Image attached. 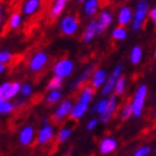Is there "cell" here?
<instances>
[{
    "mask_svg": "<svg viewBox=\"0 0 156 156\" xmlns=\"http://www.w3.org/2000/svg\"><path fill=\"white\" fill-rule=\"evenodd\" d=\"M149 3L146 0H140L136 5V9H135V15H133V19L131 22V28L135 33H138L140 30L142 29L144 27V23L146 20V18L149 17Z\"/></svg>",
    "mask_w": 156,
    "mask_h": 156,
    "instance_id": "1",
    "label": "cell"
},
{
    "mask_svg": "<svg viewBox=\"0 0 156 156\" xmlns=\"http://www.w3.org/2000/svg\"><path fill=\"white\" fill-rule=\"evenodd\" d=\"M147 85L146 84H141L140 87L137 88L136 93H135V97L132 98V111H133V114L132 117L133 118H140L142 115V112H144V107H145V103H146V98H147Z\"/></svg>",
    "mask_w": 156,
    "mask_h": 156,
    "instance_id": "2",
    "label": "cell"
},
{
    "mask_svg": "<svg viewBox=\"0 0 156 156\" xmlns=\"http://www.w3.org/2000/svg\"><path fill=\"white\" fill-rule=\"evenodd\" d=\"M80 28V20L75 14H67L60 20V30L65 36H74Z\"/></svg>",
    "mask_w": 156,
    "mask_h": 156,
    "instance_id": "3",
    "label": "cell"
},
{
    "mask_svg": "<svg viewBox=\"0 0 156 156\" xmlns=\"http://www.w3.org/2000/svg\"><path fill=\"white\" fill-rule=\"evenodd\" d=\"M74 61L70 58H60L55 62V65L52 67V73L55 76H58L61 79H66V77L71 76L74 73Z\"/></svg>",
    "mask_w": 156,
    "mask_h": 156,
    "instance_id": "4",
    "label": "cell"
},
{
    "mask_svg": "<svg viewBox=\"0 0 156 156\" xmlns=\"http://www.w3.org/2000/svg\"><path fill=\"white\" fill-rule=\"evenodd\" d=\"M73 107H74V103H73L71 99L62 100L61 104L56 108V111H55L53 114L51 115L52 122L56 123V124L65 122V119L67 118V117H70V113H71V111H73Z\"/></svg>",
    "mask_w": 156,
    "mask_h": 156,
    "instance_id": "5",
    "label": "cell"
},
{
    "mask_svg": "<svg viewBox=\"0 0 156 156\" xmlns=\"http://www.w3.org/2000/svg\"><path fill=\"white\" fill-rule=\"evenodd\" d=\"M122 73H123V66L121 64H118L112 70V74L107 77V81H105V84L103 85V88H102L103 97H109L112 94V91L115 88L117 81H118V79L122 76Z\"/></svg>",
    "mask_w": 156,
    "mask_h": 156,
    "instance_id": "6",
    "label": "cell"
},
{
    "mask_svg": "<svg viewBox=\"0 0 156 156\" xmlns=\"http://www.w3.org/2000/svg\"><path fill=\"white\" fill-rule=\"evenodd\" d=\"M47 64H48V55L43 51H40L30 57L28 67L32 73H40Z\"/></svg>",
    "mask_w": 156,
    "mask_h": 156,
    "instance_id": "7",
    "label": "cell"
},
{
    "mask_svg": "<svg viewBox=\"0 0 156 156\" xmlns=\"http://www.w3.org/2000/svg\"><path fill=\"white\" fill-rule=\"evenodd\" d=\"M117 108H118V99H117V95L111 94L108 97V107L105 109V112L99 115V121L102 123H104V124L109 123L111 119L113 118L114 113L117 112Z\"/></svg>",
    "mask_w": 156,
    "mask_h": 156,
    "instance_id": "8",
    "label": "cell"
},
{
    "mask_svg": "<svg viewBox=\"0 0 156 156\" xmlns=\"http://www.w3.org/2000/svg\"><path fill=\"white\" fill-rule=\"evenodd\" d=\"M94 71H95V70H94V65L87 66V67H85V70H83V71H81V74L71 83V85H70V90H71V91H76L79 88H81L88 80H90V77H91V75H93V73H94Z\"/></svg>",
    "mask_w": 156,
    "mask_h": 156,
    "instance_id": "9",
    "label": "cell"
},
{
    "mask_svg": "<svg viewBox=\"0 0 156 156\" xmlns=\"http://www.w3.org/2000/svg\"><path fill=\"white\" fill-rule=\"evenodd\" d=\"M53 137H55V128L51 126V123L44 124L37 133V144L41 146H44L48 142H51Z\"/></svg>",
    "mask_w": 156,
    "mask_h": 156,
    "instance_id": "10",
    "label": "cell"
},
{
    "mask_svg": "<svg viewBox=\"0 0 156 156\" xmlns=\"http://www.w3.org/2000/svg\"><path fill=\"white\" fill-rule=\"evenodd\" d=\"M89 107H90L89 102H85V100L79 98L73 107V111H71V113H70V118L75 119V121L83 118V117L87 114V112L89 111Z\"/></svg>",
    "mask_w": 156,
    "mask_h": 156,
    "instance_id": "11",
    "label": "cell"
},
{
    "mask_svg": "<svg viewBox=\"0 0 156 156\" xmlns=\"http://www.w3.org/2000/svg\"><path fill=\"white\" fill-rule=\"evenodd\" d=\"M98 36V20L97 19H93L90 20L87 27H85L84 29V33L81 36V41L85 43V44H88L90 43L94 38Z\"/></svg>",
    "mask_w": 156,
    "mask_h": 156,
    "instance_id": "12",
    "label": "cell"
},
{
    "mask_svg": "<svg viewBox=\"0 0 156 156\" xmlns=\"http://www.w3.org/2000/svg\"><path fill=\"white\" fill-rule=\"evenodd\" d=\"M97 20H98V34H103L105 30L111 27L112 22H113V17L108 10H103L99 14Z\"/></svg>",
    "mask_w": 156,
    "mask_h": 156,
    "instance_id": "13",
    "label": "cell"
},
{
    "mask_svg": "<svg viewBox=\"0 0 156 156\" xmlns=\"http://www.w3.org/2000/svg\"><path fill=\"white\" fill-rule=\"evenodd\" d=\"M117 146H118V142H117L115 138L105 137L99 144V152L102 155H109L117 150Z\"/></svg>",
    "mask_w": 156,
    "mask_h": 156,
    "instance_id": "14",
    "label": "cell"
},
{
    "mask_svg": "<svg viewBox=\"0 0 156 156\" xmlns=\"http://www.w3.org/2000/svg\"><path fill=\"white\" fill-rule=\"evenodd\" d=\"M107 71L104 69H98L95 70L94 73H93L91 77H90V85L93 88L95 89H99V88H103V85L105 84L107 81Z\"/></svg>",
    "mask_w": 156,
    "mask_h": 156,
    "instance_id": "15",
    "label": "cell"
},
{
    "mask_svg": "<svg viewBox=\"0 0 156 156\" xmlns=\"http://www.w3.org/2000/svg\"><path fill=\"white\" fill-rule=\"evenodd\" d=\"M70 0H53L50 9V19H57L60 15L65 12Z\"/></svg>",
    "mask_w": 156,
    "mask_h": 156,
    "instance_id": "16",
    "label": "cell"
},
{
    "mask_svg": "<svg viewBox=\"0 0 156 156\" xmlns=\"http://www.w3.org/2000/svg\"><path fill=\"white\" fill-rule=\"evenodd\" d=\"M133 19V13H132V9L128 5H123L121 6V9L118 10V15H117V20H118V24L126 27L127 24L132 22Z\"/></svg>",
    "mask_w": 156,
    "mask_h": 156,
    "instance_id": "17",
    "label": "cell"
},
{
    "mask_svg": "<svg viewBox=\"0 0 156 156\" xmlns=\"http://www.w3.org/2000/svg\"><path fill=\"white\" fill-rule=\"evenodd\" d=\"M34 135H36L34 127H32V126H26V127H23V128L20 129V132H19V142H20V145H23V146H29L30 144L33 142Z\"/></svg>",
    "mask_w": 156,
    "mask_h": 156,
    "instance_id": "18",
    "label": "cell"
},
{
    "mask_svg": "<svg viewBox=\"0 0 156 156\" xmlns=\"http://www.w3.org/2000/svg\"><path fill=\"white\" fill-rule=\"evenodd\" d=\"M100 8V0H87L84 3V15L88 18H94Z\"/></svg>",
    "mask_w": 156,
    "mask_h": 156,
    "instance_id": "19",
    "label": "cell"
},
{
    "mask_svg": "<svg viewBox=\"0 0 156 156\" xmlns=\"http://www.w3.org/2000/svg\"><path fill=\"white\" fill-rule=\"evenodd\" d=\"M20 88L22 84L18 81L14 83H6V88H5V93H4V100H10L13 98H15L18 94H20Z\"/></svg>",
    "mask_w": 156,
    "mask_h": 156,
    "instance_id": "20",
    "label": "cell"
},
{
    "mask_svg": "<svg viewBox=\"0 0 156 156\" xmlns=\"http://www.w3.org/2000/svg\"><path fill=\"white\" fill-rule=\"evenodd\" d=\"M40 8H41V0H26L22 6V10L26 15L30 17V15L36 14Z\"/></svg>",
    "mask_w": 156,
    "mask_h": 156,
    "instance_id": "21",
    "label": "cell"
},
{
    "mask_svg": "<svg viewBox=\"0 0 156 156\" xmlns=\"http://www.w3.org/2000/svg\"><path fill=\"white\" fill-rule=\"evenodd\" d=\"M73 132H74V128L73 127H70V126H64V127H61L57 132V135H56V138H57V142L58 144H65L69 141V138L71 137L73 135Z\"/></svg>",
    "mask_w": 156,
    "mask_h": 156,
    "instance_id": "22",
    "label": "cell"
},
{
    "mask_svg": "<svg viewBox=\"0 0 156 156\" xmlns=\"http://www.w3.org/2000/svg\"><path fill=\"white\" fill-rule=\"evenodd\" d=\"M142 56H144V51L140 46H135L131 50V53H129V60H131V64L132 65H138L140 62L142 60Z\"/></svg>",
    "mask_w": 156,
    "mask_h": 156,
    "instance_id": "23",
    "label": "cell"
},
{
    "mask_svg": "<svg viewBox=\"0 0 156 156\" xmlns=\"http://www.w3.org/2000/svg\"><path fill=\"white\" fill-rule=\"evenodd\" d=\"M61 99H62L61 90H48V94L46 95V98H44L46 103H47L48 105H53V104L58 103Z\"/></svg>",
    "mask_w": 156,
    "mask_h": 156,
    "instance_id": "24",
    "label": "cell"
},
{
    "mask_svg": "<svg viewBox=\"0 0 156 156\" xmlns=\"http://www.w3.org/2000/svg\"><path fill=\"white\" fill-rule=\"evenodd\" d=\"M127 37H128V32L123 26H118L112 30V38L115 41H124Z\"/></svg>",
    "mask_w": 156,
    "mask_h": 156,
    "instance_id": "25",
    "label": "cell"
},
{
    "mask_svg": "<svg viewBox=\"0 0 156 156\" xmlns=\"http://www.w3.org/2000/svg\"><path fill=\"white\" fill-rule=\"evenodd\" d=\"M107 107H108V98H104V97H103V99H100L99 102H97L94 105H93L91 113H93V114L98 113V114L100 115V114H103V113L105 112Z\"/></svg>",
    "mask_w": 156,
    "mask_h": 156,
    "instance_id": "26",
    "label": "cell"
},
{
    "mask_svg": "<svg viewBox=\"0 0 156 156\" xmlns=\"http://www.w3.org/2000/svg\"><path fill=\"white\" fill-rule=\"evenodd\" d=\"M132 114H133V111H132V104H131V102H128V103L124 104L123 108L121 109V112H119V119L122 122H126V121H128L131 118Z\"/></svg>",
    "mask_w": 156,
    "mask_h": 156,
    "instance_id": "27",
    "label": "cell"
},
{
    "mask_svg": "<svg viewBox=\"0 0 156 156\" xmlns=\"http://www.w3.org/2000/svg\"><path fill=\"white\" fill-rule=\"evenodd\" d=\"M126 87H127V77L126 76H121L118 81L115 84V88H114V93L117 97H121L124 94V91H126Z\"/></svg>",
    "mask_w": 156,
    "mask_h": 156,
    "instance_id": "28",
    "label": "cell"
},
{
    "mask_svg": "<svg viewBox=\"0 0 156 156\" xmlns=\"http://www.w3.org/2000/svg\"><path fill=\"white\" fill-rule=\"evenodd\" d=\"M22 24V14L19 12H14L9 18V28L10 29H18Z\"/></svg>",
    "mask_w": 156,
    "mask_h": 156,
    "instance_id": "29",
    "label": "cell"
},
{
    "mask_svg": "<svg viewBox=\"0 0 156 156\" xmlns=\"http://www.w3.org/2000/svg\"><path fill=\"white\" fill-rule=\"evenodd\" d=\"M62 84H64V79L53 75V77H51L47 83V90H60L62 88Z\"/></svg>",
    "mask_w": 156,
    "mask_h": 156,
    "instance_id": "30",
    "label": "cell"
},
{
    "mask_svg": "<svg viewBox=\"0 0 156 156\" xmlns=\"http://www.w3.org/2000/svg\"><path fill=\"white\" fill-rule=\"evenodd\" d=\"M14 111H15L14 103H12L10 100H3L2 105H0V114L2 115H8V114H10Z\"/></svg>",
    "mask_w": 156,
    "mask_h": 156,
    "instance_id": "31",
    "label": "cell"
},
{
    "mask_svg": "<svg viewBox=\"0 0 156 156\" xmlns=\"http://www.w3.org/2000/svg\"><path fill=\"white\" fill-rule=\"evenodd\" d=\"M14 58V55L8 51V50H0V61L3 62V64H9V62H12Z\"/></svg>",
    "mask_w": 156,
    "mask_h": 156,
    "instance_id": "32",
    "label": "cell"
},
{
    "mask_svg": "<svg viewBox=\"0 0 156 156\" xmlns=\"http://www.w3.org/2000/svg\"><path fill=\"white\" fill-rule=\"evenodd\" d=\"M32 93H33V89H32V85L28 84V83H24V84H22V88H20V94L23 98H28L32 95Z\"/></svg>",
    "mask_w": 156,
    "mask_h": 156,
    "instance_id": "33",
    "label": "cell"
},
{
    "mask_svg": "<svg viewBox=\"0 0 156 156\" xmlns=\"http://www.w3.org/2000/svg\"><path fill=\"white\" fill-rule=\"evenodd\" d=\"M151 152V147L150 146H141L132 154V156H149Z\"/></svg>",
    "mask_w": 156,
    "mask_h": 156,
    "instance_id": "34",
    "label": "cell"
},
{
    "mask_svg": "<svg viewBox=\"0 0 156 156\" xmlns=\"http://www.w3.org/2000/svg\"><path fill=\"white\" fill-rule=\"evenodd\" d=\"M99 122H100V121L97 119V118H91V119L88 122V124H87V129H88V131H94V128L98 126Z\"/></svg>",
    "mask_w": 156,
    "mask_h": 156,
    "instance_id": "35",
    "label": "cell"
},
{
    "mask_svg": "<svg viewBox=\"0 0 156 156\" xmlns=\"http://www.w3.org/2000/svg\"><path fill=\"white\" fill-rule=\"evenodd\" d=\"M149 18H150V20L154 23V24L156 26V6L151 8V9L149 10Z\"/></svg>",
    "mask_w": 156,
    "mask_h": 156,
    "instance_id": "36",
    "label": "cell"
},
{
    "mask_svg": "<svg viewBox=\"0 0 156 156\" xmlns=\"http://www.w3.org/2000/svg\"><path fill=\"white\" fill-rule=\"evenodd\" d=\"M26 104V99H19V100H15L14 102V105H15V109H19L22 108L23 105Z\"/></svg>",
    "mask_w": 156,
    "mask_h": 156,
    "instance_id": "37",
    "label": "cell"
},
{
    "mask_svg": "<svg viewBox=\"0 0 156 156\" xmlns=\"http://www.w3.org/2000/svg\"><path fill=\"white\" fill-rule=\"evenodd\" d=\"M3 20H4V6L0 3V27L3 26Z\"/></svg>",
    "mask_w": 156,
    "mask_h": 156,
    "instance_id": "38",
    "label": "cell"
},
{
    "mask_svg": "<svg viewBox=\"0 0 156 156\" xmlns=\"http://www.w3.org/2000/svg\"><path fill=\"white\" fill-rule=\"evenodd\" d=\"M5 88H6V83H4V84L0 85V99H3V97H4Z\"/></svg>",
    "mask_w": 156,
    "mask_h": 156,
    "instance_id": "39",
    "label": "cell"
},
{
    "mask_svg": "<svg viewBox=\"0 0 156 156\" xmlns=\"http://www.w3.org/2000/svg\"><path fill=\"white\" fill-rule=\"evenodd\" d=\"M4 71H5V65L3 64L2 61H0V75H2V74H3Z\"/></svg>",
    "mask_w": 156,
    "mask_h": 156,
    "instance_id": "40",
    "label": "cell"
},
{
    "mask_svg": "<svg viewBox=\"0 0 156 156\" xmlns=\"http://www.w3.org/2000/svg\"><path fill=\"white\" fill-rule=\"evenodd\" d=\"M42 123L43 124H50V118H48V117H44V118L42 119Z\"/></svg>",
    "mask_w": 156,
    "mask_h": 156,
    "instance_id": "41",
    "label": "cell"
},
{
    "mask_svg": "<svg viewBox=\"0 0 156 156\" xmlns=\"http://www.w3.org/2000/svg\"><path fill=\"white\" fill-rule=\"evenodd\" d=\"M76 2L79 3V4H83V3H85V2H87V0H76Z\"/></svg>",
    "mask_w": 156,
    "mask_h": 156,
    "instance_id": "42",
    "label": "cell"
},
{
    "mask_svg": "<svg viewBox=\"0 0 156 156\" xmlns=\"http://www.w3.org/2000/svg\"><path fill=\"white\" fill-rule=\"evenodd\" d=\"M154 58H156V44H155V51H154Z\"/></svg>",
    "mask_w": 156,
    "mask_h": 156,
    "instance_id": "43",
    "label": "cell"
},
{
    "mask_svg": "<svg viewBox=\"0 0 156 156\" xmlns=\"http://www.w3.org/2000/svg\"><path fill=\"white\" fill-rule=\"evenodd\" d=\"M62 156H71V154H70V152H66V154H64Z\"/></svg>",
    "mask_w": 156,
    "mask_h": 156,
    "instance_id": "44",
    "label": "cell"
},
{
    "mask_svg": "<svg viewBox=\"0 0 156 156\" xmlns=\"http://www.w3.org/2000/svg\"><path fill=\"white\" fill-rule=\"evenodd\" d=\"M103 2H105V4H108L109 2H111V0H103Z\"/></svg>",
    "mask_w": 156,
    "mask_h": 156,
    "instance_id": "45",
    "label": "cell"
},
{
    "mask_svg": "<svg viewBox=\"0 0 156 156\" xmlns=\"http://www.w3.org/2000/svg\"><path fill=\"white\" fill-rule=\"evenodd\" d=\"M155 117V118H154V122H155V124H156V115H154Z\"/></svg>",
    "mask_w": 156,
    "mask_h": 156,
    "instance_id": "46",
    "label": "cell"
},
{
    "mask_svg": "<svg viewBox=\"0 0 156 156\" xmlns=\"http://www.w3.org/2000/svg\"><path fill=\"white\" fill-rule=\"evenodd\" d=\"M3 100H4V99H0V105H2V103H3Z\"/></svg>",
    "mask_w": 156,
    "mask_h": 156,
    "instance_id": "47",
    "label": "cell"
},
{
    "mask_svg": "<svg viewBox=\"0 0 156 156\" xmlns=\"http://www.w3.org/2000/svg\"><path fill=\"white\" fill-rule=\"evenodd\" d=\"M154 66H155V67H156V58H155V64H154Z\"/></svg>",
    "mask_w": 156,
    "mask_h": 156,
    "instance_id": "48",
    "label": "cell"
},
{
    "mask_svg": "<svg viewBox=\"0 0 156 156\" xmlns=\"http://www.w3.org/2000/svg\"><path fill=\"white\" fill-rule=\"evenodd\" d=\"M155 155H156V147H155Z\"/></svg>",
    "mask_w": 156,
    "mask_h": 156,
    "instance_id": "49",
    "label": "cell"
},
{
    "mask_svg": "<svg viewBox=\"0 0 156 156\" xmlns=\"http://www.w3.org/2000/svg\"><path fill=\"white\" fill-rule=\"evenodd\" d=\"M155 137H156V132H155Z\"/></svg>",
    "mask_w": 156,
    "mask_h": 156,
    "instance_id": "50",
    "label": "cell"
},
{
    "mask_svg": "<svg viewBox=\"0 0 156 156\" xmlns=\"http://www.w3.org/2000/svg\"><path fill=\"white\" fill-rule=\"evenodd\" d=\"M155 2H156V0H155Z\"/></svg>",
    "mask_w": 156,
    "mask_h": 156,
    "instance_id": "51",
    "label": "cell"
}]
</instances>
